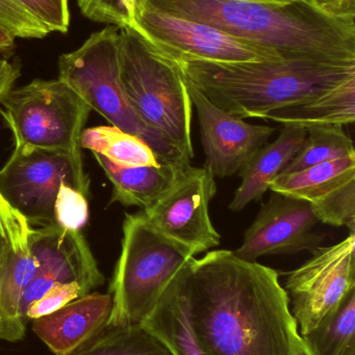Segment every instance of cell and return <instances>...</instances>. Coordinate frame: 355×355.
I'll use <instances>...</instances> for the list:
<instances>
[{
    "instance_id": "cell-29",
    "label": "cell",
    "mask_w": 355,
    "mask_h": 355,
    "mask_svg": "<svg viewBox=\"0 0 355 355\" xmlns=\"http://www.w3.org/2000/svg\"><path fill=\"white\" fill-rule=\"evenodd\" d=\"M79 283L56 284L46 291L39 300L29 306L25 314V320H35L47 316L64 308L73 300L85 296Z\"/></svg>"
},
{
    "instance_id": "cell-31",
    "label": "cell",
    "mask_w": 355,
    "mask_h": 355,
    "mask_svg": "<svg viewBox=\"0 0 355 355\" xmlns=\"http://www.w3.org/2000/svg\"><path fill=\"white\" fill-rule=\"evenodd\" d=\"M20 76V70L16 64L10 62L0 54V103L8 92L13 89L15 83Z\"/></svg>"
},
{
    "instance_id": "cell-12",
    "label": "cell",
    "mask_w": 355,
    "mask_h": 355,
    "mask_svg": "<svg viewBox=\"0 0 355 355\" xmlns=\"http://www.w3.org/2000/svg\"><path fill=\"white\" fill-rule=\"evenodd\" d=\"M29 242L38 270L21 302L24 320L29 306L56 284L75 282L87 295L104 283V275L81 231H69L56 225L31 227Z\"/></svg>"
},
{
    "instance_id": "cell-14",
    "label": "cell",
    "mask_w": 355,
    "mask_h": 355,
    "mask_svg": "<svg viewBox=\"0 0 355 355\" xmlns=\"http://www.w3.org/2000/svg\"><path fill=\"white\" fill-rule=\"evenodd\" d=\"M185 85L197 110L206 156L204 168L215 178L238 174L251 156L268 144L275 129L235 118L213 104L193 85L188 83Z\"/></svg>"
},
{
    "instance_id": "cell-6",
    "label": "cell",
    "mask_w": 355,
    "mask_h": 355,
    "mask_svg": "<svg viewBox=\"0 0 355 355\" xmlns=\"http://www.w3.org/2000/svg\"><path fill=\"white\" fill-rule=\"evenodd\" d=\"M194 258L160 236L143 213L125 215L121 254L110 285L108 327L141 325L174 275Z\"/></svg>"
},
{
    "instance_id": "cell-28",
    "label": "cell",
    "mask_w": 355,
    "mask_h": 355,
    "mask_svg": "<svg viewBox=\"0 0 355 355\" xmlns=\"http://www.w3.org/2000/svg\"><path fill=\"white\" fill-rule=\"evenodd\" d=\"M49 33H66L70 25L68 0H17Z\"/></svg>"
},
{
    "instance_id": "cell-13",
    "label": "cell",
    "mask_w": 355,
    "mask_h": 355,
    "mask_svg": "<svg viewBox=\"0 0 355 355\" xmlns=\"http://www.w3.org/2000/svg\"><path fill=\"white\" fill-rule=\"evenodd\" d=\"M319 223L310 202L272 191L233 252L249 262L262 257L312 252L327 237L317 230Z\"/></svg>"
},
{
    "instance_id": "cell-11",
    "label": "cell",
    "mask_w": 355,
    "mask_h": 355,
    "mask_svg": "<svg viewBox=\"0 0 355 355\" xmlns=\"http://www.w3.org/2000/svg\"><path fill=\"white\" fill-rule=\"evenodd\" d=\"M129 28L171 60L188 58L242 62L283 60L264 48L227 35L210 25L145 6L137 8Z\"/></svg>"
},
{
    "instance_id": "cell-5",
    "label": "cell",
    "mask_w": 355,
    "mask_h": 355,
    "mask_svg": "<svg viewBox=\"0 0 355 355\" xmlns=\"http://www.w3.org/2000/svg\"><path fill=\"white\" fill-rule=\"evenodd\" d=\"M58 79L112 126L149 146L162 164H191V159L148 128L131 107L120 79L119 27L110 25L96 31L77 49L62 54Z\"/></svg>"
},
{
    "instance_id": "cell-22",
    "label": "cell",
    "mask_w": 355,
    "mask_h": 355,
    "mask_svg": "<svg viewBox=\"0 0 355 355\" xmlns=\"http://www.w3.org/2000/svg\"><path fill=\"white\" fill-rule=\"evenodd\" d=\"M300 338L304 355H355V291Z\"/></svg>"
},
{
    "instance_id": "cell-25",
    "label": "cell",
    "mask_w": 355,
    "mask_h": 355,
    "mask_svg": "<svg viewBox=\"0 0 355 355\" xmlns=\"http://www.w3.org/2000/svg\"><path fill=\"white\" fill-rule=\"evenodd\" d=\"M81 14L95 22L129 27L142 0H76Z\"/></svg>"
},
{
    "instance_id": "cell-19",
    "label": "cell",
    "mask_w": 355,
    "mask_h": 355,
    "mask_svg": "<svg viewBox=\"0 0 355 355\" xmlns=\"http://www.w3.org/2000/svg\"><path fill=\"white\" fill-rule=\"evenodd\" d=\"M113 184L110 202L146 209L154 204L174 181L183 166L191 164H160L158 166L120 168L100 154L93 153Z\"/></svg>"
},
{
    "instance_id": "cell-10",
    "label": "cell",
    "mask_w": 355,
    "mask_h": 355,
    "mask_svg": "<svg viewBox=\"0 0 355 355\" xmlns=\"http://www.w3.org/2000/svg\"><path fill=\"white\" fill-rule=\"evenodd\" d=\"M216 193L214 175L204 166L187 164L143 214L160 236L195 257L220 244V234L210 216V202Z\"/></svg>"
},
{
    "instance_id": "cell-15",
    "label": "cell",
    "mask_w": 355,
    "mask_h": 355,
    "mask_svg": "<svg viewBox=\"0 0 355 355\" xmlns=\"http://www.w3.org/2000/svg\"><path fill=\"white\" fill-rule=\"evenodd\" d=\"M271 191L306 200L321 223L355 232V158L316 164L281 175Z\"/></svg>"
},
{
    "instance_id": "cell-32",
    "label": "cell",
    "mask_w": 355,
    "mask_h": 355,
    "mask_svg": "<svg viewBox=\"0 0 355 355\" xmlns=\"http://www.w3.org/2000/svg\"><path fill=\"white\" fill-rule=\"evenodd\" d=\"M15 37L3 27L0 26V54L10 51L14 47Z\"/></svg>"
},
{
    "instance_id": "cell-30",
    "label": "cell",
    "mask_w": 355,
    "mask_h": 355,
    "mask_svg": "<svg viewBox=\"0 0 355 355\" xmlns=\"http://www.w3.org/2000/svg\"><path fill=\"white\" fill-rule=\"evenodd\" d=\"M331 16L355 22V0H313Z\"/></svg>"
},
{
    "instance_id": "cell-24",
    "label": "cell",
    "mask_w": 355,
    "mask_h": 355,
    "mask_svg": "<svg viewBox=\"0 0 355 355\" xmlns=\"http://www.w3.org/2000/svg\"><path fill=\"white\" fill-rule=\"evenodd\" d=\"M69 355H173L142 325L106 327L99 335Z\"/></svg>"
},
{
    "instance_id": "cell-16",
    "label": "cell",
    "mask_w": 355,
    "mask_h": 355,
    "mask_svg": "<svg viewBox=\"0 0 355 355\" xmlns=\"http://www.w3.org/2000/svg\"><path fill=\"white\" fill-rule=\"evenodd\" d=\"M112 309L110 293H89L52 314L35 319L33 331L54 354L69 355L108 327Z\"/></svg>"
},
{
    "instance_id": "cell-4",
    "label": "cell",
    "mask_w": 355,
    "mask_h": 355,
    "mask_svg": "<svg viewBox=\"0 0 355 355\" xmlns=\"http://www.w3.org/2000/svg\"><path fill=\"white\" fill-rule=\"evenodd\" d=\"M119 67L125 95L140 120L193 159V103L176 66L124 27L119 28Z\"/></svg>"
},
{
    "instance_id": "cell-17",
    "label": "cell",
    "mask_w": 355,
    "mask_h": 355,
    "mask_svg": "<svg viewBox=\"0 0 355 355\" xmlns=\"http://www.w3.org/2000/svg\"><path fill=\"white\" fill-rule=\"evenodd\" d=\"M306 137L304 127L283 124L277 139L258 150L238 173L242 181L236 190L229 209L239 212L251 202H260L270 189L273 180L283 174L295 157Z\"/></svg>"
},
{
    "instance_id": "cell-7",
    "label": "cell",
    "mask_w": 355,
    "mask_h": 355,
    "mask_svg": "<svg viewBox=\"0 0 355 355\" xmlns=\"http://www.w3.org/2000/svg\"><path fill=\"white\" fill-rule=\"evenodd\" d=\"M0 104L15 147L63 152L83 164L81 137L91 107L66 83L37 79L10 89Z\"/></svg>"
},
{
    "instance_id": "cell-20",
    "label": "cell",
    "mask_w": 355,
    "mask_h": 355,
    "mask_svg": "<svg viewBox=\"0 0 355 355\" xmlns=\"http://www.w3.org/2000/svg\"><path fill=\"white\" fill-rule=\"evenodd\" d=\"M265 120L302 127L352 124L355 120V78L318 97L270 112Z\"/></svg>"
},
{
    "instance_id": "cell-1",
    "label": "cell",
    "mask_w": 355,
    "mask_h": 355,
    "mask_svg": "<svg viewBox=\"0 0 355 355\" xmlns=\"http://www.w3.org/2000/svg\"><path fill=\"white\" fill-rule=\"evenodd\" d=\"M194 331L208 355H304L279 273L227 250L181 269Z\"/></svg>"
},
{
    "instance_id": "cell-8",
    "label": "cell",
    "mask_w": 355,
    "mask_h": 355,
    "mask_svg": "<svg viewBox=\"0 0 355 355\" xmlns=\"http://www.w3.org/2000/svg\"><path fill=\"white\" fill-rule=\"evenodd\" d=\"M62 183L89 194L83 164L63 152L15 147L0 170V196L31 227L56 225L54 202Z\"/></svg>"
},
{
    "instance_id": "cell-9",
    "label": "cell",
    "mask_w": 355,
    "mask_h": 355,
    "mask_svg": "<svg viewBox=\"0 0 355 355\" xmlns=\"http://www.w3.org/2000/svg\"><path fill=\"white\" fill-rule=\"evenodd\" d=\"M283 289L300 335L312 331L355 291V233L313 250L306 263L288 273Z\"/></svg>"
},
{
    "instance_id": "cell-23",
    "label": "cell",
    "mask_w": 355,
    "mask_h": 355,
    "mask_svg": "<svg viewBox=\"0 0 355 355\" xmlns=\"http://www.w3.org/2000/svg\"><path fill=\"white\" fill-rule=\"evenodd\" d=\"M304 128L306 139L281 175L294 174L323 162L355 158L354 141L344 125H312Z\"/></svg>"
},
{
    "instance_id": "cell-26",
    "label": "cell",
    "mask_w": 355,
    "mask_h": 355,
    "mask_svg": "<svg viewBox=\"0 0 355 355\" xmlns=\"http://www.w3.org/2000/svg\"><path fill=\"white\" fill-rule=\"evenodd\" d=\"M88 216L87 198L79 190L62 183L54 202L56 225L69 231H81L87 223Z\"/></svg>"
},
{
    "instance_id": "cell-21",
    "label": "cell",
    "mask_w": 355,
    "mask_h": 355,
    "mask_svg": "<svg viewBox=\"0 0 355 355\" xmlns=\"http://www.w3.org/2000/svg\"><path fill=\"white\" fill-rule=\"evenodd\" d=\"M81 148L100 154L120 168L152 166L162 164L151 148L142 139L114 126L85 129L81 133Z\"/></svg>"
},
{
    "instance_id": "cell-18",
    "label": "cell",
    "mask_w": 355,
    "mask_h": 355,
    "mask_svg": "<svg viewBox=\"0 0 355 355\" xmlns=\"http://www.w3.org/2000/svg\"><path fill=\"white\" fill-rule=\"evenodd\" d=\"M179 272L181 270L141 325L164 343L173 355H208L194 331Z\"/></svg>"
},
{
    "instance_id": "cell-3",
    "label": "cell",
    "mask_w": 355,
    "mask_h": 355,
    "mask_svg": "<svg viewBox=\"0 0 355 355\" xmlns=\"http://www.w3.org/2000/svg\"><path fill=\"white\" fill-rule=\"evenodd\" d=\"M169 60L176 66L185 83L241 120L265 119L270 112L318 97L355 78V62Z\"/></svg>"
},
{
    "instance_id": "cell-27",
    "label": "cell",
    "mask_w": 355,
    "mask_h": 355,
    "mask_svg": "<svg viewBox=\"0 0 355 355\" xmlns=\"http://www.w3.org/2000/svg\"><path fill=\"white\" fill-rule=\"evenodd\" d=\"M0 26L15 39H43L50 33L17 0H0Z\"/></svg>"
},
{
    "instance_id": "cell-33",
    "label": "cell",
    "mask_w": 355,
    "mask_h": 355,
    "mask_svg": "<svg viewBox=\"0 0 355 355\" xmlns=\"http://www.w3.org/2000/svg\"><path fill=\"white\" fill-rule=\"evenodd\" d=\"M247 1L256 2V3L271 4V6H288L298 0H247Z\"/></svg>"
},
{
    "instance_id": "cell-2",
    "label": "cell",
    "mask_w": 355,
    "mask_h": 355,
    "mask_svg": "<svg viewBox=\"0 0 355 355\" xmlns=\"http://www.w3.org/2000/svg\"><path fill=\"white\" fill-rule=\"evenodd\" d=\"M140 6L197 21L283 60L355 62V22L313 0L271 6L247 0H142Z\"/></svg>"
}]
</instances>
